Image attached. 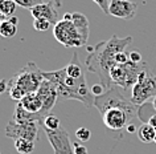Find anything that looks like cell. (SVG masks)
<instances>
[{
	"label": "cell",
	"instance_id": "8992f818",
	"mask_svg": "<svg viewBox=\"0 0 156 154\" xmlns=\"http://www.w3.org/2000/svg\"><path fill=\"white\" fill-rule=\"evenodd\" d=\"M156 97V76L150 69L140 73L136 84L131 89V101L135 105L142 106L148 100H154Z\"/></svg>",
	"mask_w": 156,
	"mask_h": 154
},
{
	"label": "cell",
	"instance_id": "2e32d148",
	"mask_svg": "<svg viewBox=\"0 0 156 154\" xmlns=\"http://www.w3.org/2000/svg\"><path fill=\"white\" fill-rule=\"evenodd\" d=\"M17 25H19V19L16 16L8 17L0 25V36L5 39L15 37L17 35Z\"/></svg>",
	"mask_w": 156,
	"mask_h": 154
},
{
	"label": "cell",
	"instance_id": "4316f807",
	"mask_svg": "<svg viewBox=\"0 0 156 154\" xmlns=\"http://www.w3.org/2000/svg\"><path fill=\"white\" fill-rule=\"evenodd\" d=\"M73 148H74V153L76 154H89L87 148H85L83 145L78 144V142H73Z\"/></svg>",
	"mask_w": 156,
	"mask_h": 154
},
{
	"label": "cell",
	"instance_id": "6da1fadb",
	"mask_svg": "<svg viewBox=\"0 0 156 154\" xmlns=\"http://www.w3.org/2000/svg\"><path fill=\"white\" fill-rule=\"evenodd\" d=\"M94 106L102 116L103 125L110 132H123L140 118V106L120 93L119 86H111L102 96L95 97Z\"/></svg>",
	"mask_w": 156,
	"mask_h": 154
},
{
	"label": "cell",
	"instance_id": "ba28073f",
	"mask_svg": "<svg viewBox=\"0 0 156 154\" xmlns=\"http://www.w3.org/2000/svg\"><path fill=\"white\" fill-rule=\"evenodd\" d=\"M44 122L41 121H16L11 118L5 129V136L13 140L24 138L36 142L38 140V130Z\"/></svg>",
	"mask_w": 156,
	"mask_h": 154
},
{
	"label": "cell",
	"instance_id": "d6986e66",
	"mask_svg": "<svg viewBox=\"0 0 156 154\" xmlns=\"http://www.w3.org/2000/svg\"><path fill=\"white\" fill-rule=\"evenodd\" d=\"M16 8H17V4L13 0H3V2H0V12L4 13L7 17L15 16Z\"/></svg>",
	"mask_w": 156,
	"mask_h": 154
},
{
	"label": "cell",
	"instance_id": "5b68a950",
	"mask_svg": "<svg viewBox=\"0 0 156 154\" xmlns=\"http://www.w3.org/2000/svg\"><path fill=\"white\" fill-rule=\"evenodd\" d=\"M147 69L146 62H132L131 60L122 65H115L110 72V78L112 85H116L122 89H128L134 86L138 81L140 73Z\"/></svg>",
	"mask_w": 156,
	"mask_h": 154
},
{
	"label": "cell",
	"instance_id": "8fae6325",
	"mask_svg": "<svg viewBox=\"0 0 156 154\" xmlns=\"http://www.w3.org/2000/svg\"><path fill=\"white\" fill-rule=\"evenodd\" d=\"M136 11H138V4L135 2H131V0H111L108 15L118 19L131 20L136 16Z\"/></svg>",
	"mask_w": 156,
	"mask_h": 154
},
{
	"label": "cell",
	"instance_id": "44dd1931",
	"mask_svg": "<svg viewBox=\"0 0 156 154\" xmlns=\"http://www.w3.org/2000/svg\"><path fill=\"white\" fill-rule=\"evenodd\" d=\"M15 3L19 6V7H21V8H27V9H32L34 8L36 6H40L44 3V0H13Z\"/></svg>",
	"mask_w": 156,
	"mask_h": 154
},
{
	"label": "cell",
	"instance_id": "f1b7e54d",
	"mask_svg": "<svg viewBox=\"0 0 156 154\" xmlns=\"http://www.w3.org/2000/svg\"><path fill=\"white\" fill-rule=\"evenodd\" d=\"M4 92H8V81L0 80V94H3Z\"/></svg>",
	"mask_w": 156,
	"mask_h": 154
},
{
	"label": "cell",
	"instance_id": "277c9868",
	"mask_svg": "<svg viewBox=\"0 0 156 154\" xmlns=\"http://www.w3.org/2000/svg\"><path fill=\"white\" fill-rule=\"evenodd\" d=\"M42 81H44V72L38 68L36 62H27V65L17 70L8 81L9 97L20 102L27 94L36 93Z\"/></svg>",
	"mask_w": 156,
	"mask_h": 154
},
{
	"label": "cell",
	"instance_id": "7a4b0ae2",
	"mask_svg": "<svg viewBox=\"0 0 156 154\" xmlns=\"http://www.w3.org/2000/svg\"><path fill=\"white\" fill-rule=\"evenodd\" d=\"M131 43V36L119 39L116 35H112L111 39L101 41L95 47H87V56L85 60V65L89 72L95 73L99 77L101 84L106 89L114 86L110 78V72L116 65L115 56L120 52H124Z\"/></svg>",
	"mask_w": 156,
	"mask_h": 154
},
{
	"label": "cell",
	"instance_id": "484cf974",
	"mask_svg": "<svg viewBox=\"0 0 156 154\" xmlns=\"http://www.w3.org/2000/svg\"><path fill=\"white\" fill-rule=\"evenodd\" d=\"M93 2H94L105 13L108 15V8H110V2L111 0H93Z\"/></svg>",
	"mask_w": 156,
	"mask_h": 154
},
{
	"label": "cell",
	"instance_id": "d4e9b609",
	"mask_svg": "<svg viewBox=\"0 0 156 154\" xmlns=\"http://www.w3.org/2000/svg\"><path fill=\"white\" fill-rule=\"evenodd\" d=\"M90 90H91L93 96H94V97H98V96H102V94L106 92L107 89L105 88L102 84H95V85H93V86H91Z\"/></svg>",
	"mask_w": 156,
	"mask_h": 154
},
{
	"label": "cell",
	"instance_id": "ffe728a7",
	"mask_svg": "<svg viewBox=\"0 0 156 154\" xmlns=\"http://www.w3.org/2000/svg\"><path fill=\"white\" fill-rule=\"evenodd\" d=\"M44 128L48 130H58L61 128L60 118L57 116H53V114H48L44 118Z\"/></svg>",
	"mask_w": 156,
	"mask_h": 154
},
{
	"label": "cell",
	"instance_id": "836d02e7",
	"mask_svg": "<svg viewBox=\"0 0 156 154\" xmlns=\"http://www.w3.org/2000/svg\"><path fill=\"white\" fill-rule=\"evenodd\" d=\"M155 144H156V137H155Z\"/></svg>",
	"mask_w": 156,
	"mask_h": 154
},
{
	"label": "cell",
	"instance_id": "f546056e",
	"mask_svg": "<svg viewBox=\"0 0 156 154\" xmlns=\"http://www.w3.org/2000/svg\"><path fill=\"white\" fill-rule=\"evenodd\" d=\"M148 124H150L152 128L156 130V114H154V116L150 117V120H148Z\"/></svg>",
	"mask_w": 156,
	"mask_h": 154
},
{
	"label": "cell",
	"instance_id": "ac0fdd59",
	"mask_svg": "<svg viewBox=\"0 0 156 154\" xmlns=\"http://www.w3.org/2000/svg\"><path fill=\"white\" fill-rule=\"evenodd\" d=\"M15 149L20 154H30L34 150V142L24 138H19L15 140Z\"/></svg>",
	"mask_w": 156,
	"mask_h": 154
},
{
	"label": "cell",
	"instance_id": "9a60e30c",
	"mask_svg": "<svg viewBox=\"0 0 156 154\" xmlns=\"http://www.w3.org/2000/svg\"><path fill=\"white\" fill-rule=\"evenodd\" d=\"M66 69V74L73 78H81L82 76H85L82 65L80 62V56H78V52H74L72 58H70L69 64L65 66Z\"/></svg>",
	"mask_w": 156,
	"mask_h": 154
},
{
	"label": "cell",
	"instance_id": "4fadbf2b",
	"mask_svg": "<svg viewBox=\"0 0 156 154\" xmlns=\"http://www.w3.org/2000/svg\"><path fill=\"white\" fill-rule=\"evenodd\" d=\"M72 21L78 29L80 35L82 36L83 41L87 44L89 35H90V24H89V19L81 12H72Z\"/></svg>",
	"mask_w": 156,
	"mask_h": 154
},
{
	"label": "cell",
	"instance_id": "4dcf8cb0",
	"mask_svg": "<svg viewBox=\"0 0 156 154\" xmlns=\"http://www.w3.org/2000/svg\"><path fill=\"white\" fill-rule=\"evenodd\" d=\"M7 19H8V17H7L4 13H2V12H0V25H2L3 23H4V21L7 20Z\"/></svg>",
	"mask_w": 156,
	"mask_h": 154
},
{
	"label": "cell",
	"instance_id": "83f0119b",
	"mask_svg": "<svg viewBox=\"0 0 156 154\" xmlns=\"http://www.w3.org/2000/svg\"><path fill=\"white\" fill-rule=\"evenodd\" d=\"M130 60L132 62H136V64H139V62H143L142 61V54H140L138 51H132V52H130Z\"/></svg>",
	"mask_w": 156,
	"mask_h": 154
},
{
	"label": "cell",
	"instance_id": "9c48e42d",
	"mask_svg": "<svg viewBox=\"0 0 156 154\" xmlns=\"http://www.w3.org/2000/svg\"><path fill=\"white\" fill-rule=\"evenodd\" d=\"M45 134L50 146L53 148L54 154H76L69 133L64 128H60L58 130L45 129Z\"/></svg>",
	"mask_w": 156,
	"mask_h": 154
},
{
	"label": "cell",
	"instance_id": "1f68e13d",
	"mask_svg": "<svg viewBox=\"0 0 156 154\" xmlns=\"http://www.w3.org/2000/svg\"><path fill=\"white\" fill-rule=\"evenodd\" d=\"M52 2L56 4L57 8H61V7H62V2H61V0H52Z\"/></svg>",
	"mask_w": 156,
	"mask_h": 154
},
{
	"label": "cell",
	"instance_id": "3957f363",
	"mask_svg": "<svg viewBox=\"0 0 156 154\" xmlns=\"http://www.w3.org/2000/svg\"><path fill=\"white\" fill-rule=\"evenodd\" d=\"M44 78L53 82L58 93V102L66 100H76L80 101L86 106L94 105L95 97L93 96L91 90L89 89L86 82V77L82 76L81 78H73L66 74V69H57L52 72H44Z\"/></svg>",
	"mask_w": 156,
	"mask_h": 154
},
{
	"label": "cell",
	"instance_id": "5bb4252c",
	"mask_svg": "<svg viewBox=\"0 0 156 154\" xmlns=\"http://www.w3.org/2000/svg\"><path fill=\"white\" fill-rule=\"evenodd\" d=\"M19 104H20L27 112L33 113V114H40L41 109H42V102L40 100V97L37 96V93L27 94Z\"/></svg>",
	"mask_w": 156,
	"mask_h": 154
},
{
	"label": "cell",
	"instance_id": "e0dca14e",
	"mask_svg": "<svg viewBox=\"0 0 156 154\" xmlns=\"http://www.w3.org/2000/svg\"><path fill=\"white\" fill-rule=\"evenodd\" d=\"M138 138L144 144H150V142H155L156 137V130L148 124V122H143L138 128Z\"/></svg>",
	"mask_w": 156,
	"mask_h": 154
},
{
	"label": "cell",
	"instance_id": "cb8c5ba5",
	"mask_svg": "<svg viewBox=\"0 0 156 154\" xmlns=\"http://www.w3.org/2000/svg\"><path fill=\"white\" fill-rule=\"evenodd\" d=\"M130 61V53H127L126 51L124 52H120L115 56V62L116 65H122V64H126V62Z\"/></svg>",
	"mask_w": 156,
	"mask_h": 154
},
{
	"label": "cell",
	"instance_id": "e575fe53",
	"mask_svg": "<svg viewBox=\"0 0 156 154\" xmlns=\"http://www.w3.org/2000/svg\"><path fill=\"white\" fill-rule=\"evenodd\" d=\"M0 2H3V0H0Z\"/></svg>",
	"mask_w": 156,
	"mask_h": 154
},
{
	"label": "cell",
	"instance_id": "d6a6232c",
	"mask_svg": "<svg viewBox=\"0 0 156 154\" xmlns=\"http://www.w3.org/2000/svg\"><path fill=\"white\" fill-rule=\"evenodd\" d=\"M152 105H154V108H155V110H156V97L152 100Z\"/></svg>",
	"mask_w": 156,
	"mask_h": 154
},
{
	"label": "cell",
	"instance_id": "603a6c76",
	"mask_svg": "<svg viewBox=\"0 0 156 154\" xmlns=\"http://www.w3.org/2000/svg\"><path fill=\"white\" fill-rule=\"evenodd\" d=\"M50 21L45 20V19H34L33 20V28L38 31V32H46L50 28Z\"/></svg>",
	"mask_w": 156,
	"mask_h": 154
},
{
	"label": "cell",
	"instance_id": "7402d4cb",
	"mask_svg": "<svg viewBox=\"0 0 156 154\" xmlns=\"http://www.w3.org/2000/svg\"><path fill=\"white\" fill-rule=\"evenodd\" d=\"M76 137L80 142H87L91 138V132H90V129L82 126V128H78L76 130Z\"/></svg>",
	"mask_w": 156,
	"mask_h": 154
},
{
	"label": "cell",
	"instance_id": "30bf717a",
	"mask_svg": "<svg viewBox=\"0 0 156 154\" xmlns=\"http://www.w3.org/2000/svg\"><path fill=\"white\" fill-rule=\"evenodd\" d=\"M37 96L40 97V100L42 102V109L40 114L42 117H46L48 114H50L52 109L54 108V105L58 102V93L57 89L54 86L53 82H50L49 80H45L41 82L40 88L37 90Z\"/></svg>",
	"mask_w": 156,
	"mask_h": 154
},
{
	"label": "cell",
	"instance_id": "7c38bea8",
	"mask_svg": "<svg viewBox=\"0 0 156 154\" xmlns=\"http://www.w3.org/2000/svg\"><path fill=\"white\" fill-rule=\"evenodd\" d=\"M57 7L53 2L42 3L40 6H36L34 8L30 9V15L33 19H45V20L50 21V24H57L58 19V12Z\"/></svg>",
	"mask_w": 156,
	"mask_h": 154
},
{
	"label": "cell",
	"instance_id": "52a82bcc",
	"mask_svg": "<svg viewBox=\"0 0 156 154\" xmlns=\"http://www.w3.org/2000/svg\"><path fill=\"white\" fill-rule=\"evenodd\" d=\"M53 36L54 39L62 44L66 48H78V47L86 45V43L83 41L82 36L80 35L76 25L73 24L72 20H60L57 21V24L53 27Z\"/></svg>",
	"mask_w": 156,
	"mask_h": 154
}]
</instances>
